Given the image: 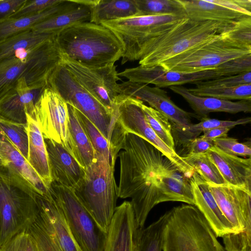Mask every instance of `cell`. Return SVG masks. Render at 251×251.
I'll use <instances>...</instances> for the list:
<instances>
[{"label": "cell", "instance_id": "9", "mask_svg": "<svg viewBox=\"0 0 251 251\" xmlns=\"http://www.w3.org/2000/svg\"><path fill=\"white\" fill-rule=\"evenodd\" d=\"M185 17L172 15L134 16L100 24L113 31L122 43L124 48L121 62L123 64L138 60L141 50L150 40Z\"/></svg>", "mask_w": 251, "mask_h": 251}, {"label": "cell", "instance_id": "40", "mask_svg": "<svg viewBox=\"0 0 251 251\" xmlns=\"http://www.w3.org/2000/svg\"><path fill=\"white\" fill-rule=\"evenodd\" d=\"M26 126L0 116V135L5 136L27 160L28 136Z\"/></svg>", "mask_w": 251, "mask_h": 251}, {"label": "cell", "instance_id": "50", "mask_svg": "<svg viewBox=\"0 0 251 251\" xmlns=\"http://www.w3.org/2000/svg\"><path fill=\"white\" fill-rule=\"evenodd\" d=\"M189 150L188 154L204 153L214 146L213 140H207L201 137L189 141L185 145Z\"/></svg>", "mask_w": 251, "mask_h": 251}, {"label": "cell", "instance_id": "23", "mask_svg": "<svg viewBox=\"0 0 251 251\" xmlns=\"http://www.w3.org/2000/svg\"><path fill=\"white\" fill-rule=\"evenodd\" d=\"M190 181L194 205L203 215L217 237L235 233L232 226L220 209L207 183L196 172Z\"/></svg>", "mask_w": 251, "mask_h": 251}, {"label": "cell", "instance_id": "10", "mask_svg": "<svg viewBox=\"0 0 251 251\" xmlns=\"http://www.w3.org/2000/svg\"><path fill=\"white\" fill-rule=\"evenodd\" d=\"M48 87L57 92L67 104L85 115L109 145L113 132L111 114L81 86L61 61L50 74Z\"/></svg>", "mask_w": 251, "mask_h": 251}, {"label": "cell", "instance_id": "44", "mask_svg": "<svg viewBox=\"0 0 251 251\" xmlns=\"http://www.w3.org/2000/svg\"><path fill=\"white\" fill-rule=\"evenodd\" d=\"M214 146L224 152L235 156L251 157V142H239L232 137H223L213 140Z\"/></svg>", "mask_w": 251, "mask_h": 251}, {"label": "cell", "instance_id": "45", "mask_svg": "<svg viewBox=\"0 0 251 251\" xmlns=\"http://www.w3.org/2000/svg\"><path fill=\"white\" fill-rule=\"evenodd\" d=\"M221 76L234 75L251 71V54L226 62L216 67Z\"/></svg>", "mask_w": 251, "mask_h": 251}, {"label": "cell", "instance_id": "43", "mask_svg": "<svg viewBox=\"0 0 251 251\" xmlns=\"http://www.w3.org/2000/svg\"><path fill=\"white\" fill-rule=\"evenodd\" d=\"M0 251H42L32 236L25 229L0 246Z\"/></svg>", "mask_w": 251, "mask_h": 251}, {"label": "cell", "instance_id": "14", "mask_svg": "<svg viewBox=\"0 0 251 251\" xmlns=\"http://www.w3.org/2000/svg\"><path fill=\"white\" fill-rule=\"evenodd\" d=\"M34 117L44 139L52 140L67 149L68 107L57 92L49 87L44 89L35 103Z\"/></svg>", "mask_w": 251, "mask_h": 251}, {"label": "cell", "instance_id": "7", "mask_svg": "<svg viewBox=\"0 0 251 251\" xmlns=\"http://www.w3.org/2000/svg\"><path fill=\"white\" fill-rule=\"evenodd\" d=\"M251 54V47L227 38L223 32L213 39L160 63L167 71L195 73L215 69L219 65Z\"/></svg>", "mask_w": 251, "mask_h": 251}, {"label": "cell", "instance_id": "39", "mask_svg": "<svg viewBox=\"0 0 251 251\" xmlns=\"http://www.w3.org/2000/svg\"><path fill=\"white\" fill-rule=\"evenodd\" d=\"M141 106L147 122L156 135L167 146L175 150L172 126L168 118L144 102Z\"/></svg>", "mask_w": 251, "mask_h": 251}, {"label": "cell", "instance_id": "49", "mask_svg": "<svg viewBox=\"0 0 251 251\" xmlns=\"http://www.w3.org/2000/svg\"><path fill=\"white\" fill-rule=\"evenodd\" d=\"M26 0H0V23L9 19L19 10Z\"/></svg>", "mask_w": 251, "mask_h": 251}, {"label": "cell", "instance_id": "53", "mask_svg": "<svg viewBox=\"0 0 251 251\" xmlns=\"http://www.w3.org/2000/svg\"><path fill=\"white\" fill-rule=\"evenodd\" d=\"M241 251H251V246H248L243 249Z\"/></svg>", "mask_w": 251, "mask_h": 251}, {"label": "cell", "instance_id": "27", "mask_svg": "<svg viewBox=\"0 0 251 251\" xmlns=\"http://www.w3.org/2000/svg\"><path fill=\"white\" fill-rule=\"evenodd\" d=\"M26 116L28 136L27 161L46 186L50 189L52 179L44 138L36 120L28 114H26Z\"/></svg>", "mask_w": 251, "mask_h": 251}, {"label": "cell", "instance_id": "28", "mask_svg": "<svg viewBox=\"0 0 251 251\" xmlns=\"http://www.w3.org/2000/svg\"><path fill=\"white\" fill-rule=\"evenodd\" d=\"M66 6L59 12L34 25L31 29L38 33L56 35L76 24L90 22L91 8L78 0H68Z\"/></svg>", "mask_w": 251, "mask_h": 251}, {"label": "cell", "instance_id": "31", "mask_svg": "<svg viewBox=\"0 0 251 251\" xmlns=\"http://www.w3.org/2000/svg\"><path fill=\"white\" fill-rule=\"evenodd\" d=\"M90 22H101L136 16L138 10L134 0H94L90 6Z\"/></svg>", "mask_w": 251, "mask_h": 251}, {"label": "cell", "instance_id": "51", "mask_svg": "<svg viewBox=\"0 0 251 251\" xmlns=\"http://www.w3.org/2000/svg\"><path fill=\"white\" fill-rule=\"evenodd\" d=\"M231 128L218 127L209 129L204 131L201 137L204 139L214 140L216 139L226 137Z\"/></svg>", "mask_w": 251, "mask_h": 251}, {"label": "cell", "instance_id": "29", "mask_svg": "<svg viewBox=\"0 0 251 251\" xmlns=\"http://www.w3.org/2000/svg\"><path fill=\"white\" fill-rule=\"evenodd\" d=\"M68 107L69 119L66 150L85 170L96 159L97 153L80 123L76 109L69 104Z\"/></svg>", "mask_w": 251, "mask_h": 251}, {"label": "cell", "instance_id": "21", "mask_svg": "<svg viewBox=\"0 0 251 251\" xmlns=\"http://www.w3.org/2000/svg\"><path fill=\"white\" fill-rule=\"evenodd\" d=\"M139 228L130 201H124L116 208L103 251H135Z\"/></svg>", "mask_w": 251, "mask_h": 251}, {"label": "cell", "instance_id": "54", "mask_svg": "<svg viewBox=\"0 0 251 251\" xmlns=\"http://www.w3.org/2000/svg\"><path fill=\"white\" fill-rule=\"evenodd\" d=\"M0 233H1V221L0 218Z\"/></svg>", "mask_w": 251, "mask_h": 251}, {"label": "cell", "instance_id": "13", "mask_svg": "<svg viewBox=\"0 0 251 251\" xmlns=\"http://www.w3.org/2000/svg\"><path fill=\"white\" fill-rule=\"evenodd\" d=\"M61 63L77 81L112 114L120 95L121 80L116 66L111 64L93 68L83 65L62 55Z\"/></svg>", "mask_w": 251, "mask_h": 251}, {"label": "cell", "instance_id": "18", "mask_svg": "<svg viewBox=\"0 0 251 251\" xmlns=\"http://www.w3.org/2000/svg\"><path fill=\"white\" fill-rule=\"evenodd\" d=\"M209 188L235 233L251 230V193L228 184Z\"/></svg>", "mask_w": 251, "mask_h": 251}, {"label": "cell", "instance_id": "33", "mask_svg": "<svg viewBox=\"0 0 251 251\" xmlns=\"http://www.w3.org/2000/svg\"><path fill=\"white\" fill-rule=\"evenodd\" d=\"M68 1L64 0L59 4L41 13L18 18L8 19L0 23V40L31 29L61 11L66 6Z\"/></svg>", "mask_w": 251, "mask_h": 251}, {"label": "cell", "instance_id": "1", "mask_svg": "<svg viewBox=\"0 0 251 251\" xmlns=\"http://www.w3.org/2000/svg\"><path fill=\"white\" fill-rule=\"evenodd\" d=\"M118 156L120 169L117 195L130 198L136 223L144 227L151 209L159 204L158 177L167 157L158 149L142 138L126 135Z\"/></svg>", "mask_w": 251, "mask_h": 251}, {"label": "cell", "instance_id": "30", "mask_svg": "<svg viewBox=\"0 0 251 251\" xmlns=\"http://www.w3.org/2000/svg\"><path fill=\"white\" fill-rule=\"evenodd\" d=\"M188 18L230 24L246 15L219 5L212 0H181Z\"/></svg>", "mask_w": 251, "mask_h": 251}, {"label": "cell", "instance_id": "12", "mask_svg": "<svg viewBox=\"0 0 251 251\" xmlns=\"http://www.w3.org/2000/svg\"><path fill=\"white\" fill-rule=\"evenodd\" d=\"M143 102L120 94L116 103L117 119L126 134L139 136L153 145L190 178L195 170L175 150L167 146L147 122L141 105Z\"/></svg>", "mask_w": 251, "mask_h": 251}, {"label": "cell", "instance_id": "22", "mask_svg": "<svg viewBox=\"0 0 251 251\" xmlns=\"http://www.w3.org/2000/svg\"><path fill=\"white\" fill-rule=\"evenodd\" d=\"M44 141L52 181L75 189L84 176V169L62 145L48 139Z\"/></svg>", "mask_w": 251, "mask_h": 251}, {"label": "cell", "instance_id": "46", "mask_svg": "<svg viewBox=\"0 0 251 251\" xmlns=\"http://www.w3.org/2000/svg\"><path fill=\"white\" fill-rule=\"evenodd\" d=\"M245 84H251V71L234 75L221 76L195 84L196 86L227 87Z\"/></svg>", "mask_w": 251, "mask_h": 251}, {"label": "cell", "instance_id": "24", "mask_svg": "<svg viewBox=\"0 0 251 251\" xmlns=\"http://www.w3.org/2000/svg\"><path fill=\"white\" fill-rule=\"evenodd\" d=\"M158 188L159 203L180 201L194 205L190 178L167 157L159 173Z\"/></svg>", "mask_w": 251, "mask_h": 251}, {"label": "cell", "instance_id": "19", "mask_svg": "<svg viewBox=\"0 0 251 251\" xmlns=\"http://www.w3.org/2000/svg\"><path fill=\"white\" fill-rule=\"evenodd\" d=\"M36 199L38 213L34 221L61 251H81L53 199L50 200L38 196Z\"/></svg>", "mask_w": 251, "mask_h": 251}, {"label": "cell", "instance_id": "25", "mask_svg": "<svg viewBox=\"0 0 251 251\" xmlns=\"http://www.w3.org/2000/svg\"><path fill=\"white\" fill-rule=\"evenodd\" d=\"M226 183L251 193V158L224 152L214 146L206 152Z\"/></svg>", "mask_w": 251, "mask_h": 251}, {"label": "cell", "instance_id": "17", "mask_svg": "<svg viewBox=\"0 0 251 251\" xmlns=\"http://www.w3.org/2000/svg\"><path fill=\"white\" fill-rule=\"evenodd\" d=\"M119 76L127 81L140 83L151 84L159 88L178 86L199 82L222 76L215 69L195 73H182L167 71L160 66L145 67L139 65L128 68L118 73Z\"/></svg>", "mask_w": 251, "mask_h": 251}, {"label": "cell", "instance_id": "36", "mask_svg": "<svg viewBox=\"0 0 251 251\" xmlns=\"http://www.w3.org/2000/svg\"><path fill=\"white\" fill-rule=\"evenodd\" d=\"M138 10L136 16L172 15L187 17L181 0H134Z\"/></svg>", "mask_w": 251, "mask_h": 251}, {"label": "cell", "instance_id": "16", "mask_svg": "<svg viewBox=\"0 0 251 251\" xmlns=\"http://www.w3.org/2000/svg\"><path fill=\"white\" fill-rule=\"evenodd\" d=\"M120 94L148 103L150 107L162 113L173 123V127L180 128L192 124L191 118L197 117L177 106L166 91L147 84L124 81L119 84Z\"/></svg>", "mask_w": 251, "mask_h": 251}, {"label": "cell", "instance_id": "15", "mask_svg": "<svg viewBox=\"0 0 251 251\" xmlns=\"http://www.w3.org/2000/svg\"><path fill=\"white\" fill-rule=\"evenodd\" d=\"M0 157L5 166L9 182L30 195L52 199L39 175L7 138H0Z\"/></svg>", "mask_w": 251, "mask_h": 251}, {"label": "cell", "instance_id": "47", "mask_svg": "<svg viewBox=\"0 0 251 251\" xmlns=\"http://www.w3.org/2000/svg\"><path fill=\"white\" fill-rule=\"evenodd\" d=\"M64 0H26L23 6L9 19L31 15L56 6Z\"/></svg>", "mask_w": 251, "mask_h": 251}, {"label": "cell", "instance_id": "37", "mask_svg": "<svg viewBox=\"0 0 251 251\" xmlns=\"http://www.w3.org/2000/svg\"><path fill=\"white\" fill-rule=\"evenodd\" d=\"M209 185L227 184L207 153L188 154L182 157Z\"/></svg>", "mask_w": 251, "mask_h": 251}, {"label": "cell", "instance_id": "20", "mask_svg": "<svg viewBox=\"0 0 251 251\" xmlns=\"http://www.w3.org/2000/svg\"><path fill=\"white\" fill-rule=\"evenodd\" d=\"M46 87L28 86L24 78L19 79L0 98V116L26 126V116L34 117V107Z\"/></svg>", "mask_w": 251, "mask_h": 251}, {"label": "cell", "instance_id": "38", "mask_svg": "<svg viewBox=\"0 0 251 251\" xmlns=\"http://www.w3.org/2000/svg\"><path fill=\"white\" fill-rule=\"evenodd\" d=\"M188 89L191 93L198 96L210 97L229 100H251V84L227 87L196 86Z\"/></svg>", "mask_w": 251, "mask_h": 251}, {"label": "cell", "instance_id": "32", "mask_svg": "<svg viewBox=\"0 0 251 251\" xmlns=\"http://www.w3.org/2000/svg\"><path fill=\"white\" fill-rule=\"evenodd\" d=\"M55 36L38 33L31 28L0 40V61L12 56L18 51L38 46Z\"/></svg>", "mask_w": 251, "mask_h": 251}, {"label": "cell", "instance_id": "3", "mask_svg": "<svg viewBox=\"0 0 251 251\" xmlns=\"http://www.w3.org/2000/svg\"><path fill=\"white\" fill-rule=\"evenodd\" d=\"M230 24L184 18L144 46L138 55L139 64L145 67L158 66L171 57L213 39Z\"/></svg>", "mask_w": 251, "mask_h": 251}, {"label": "cell", "instance_id": "52", "mask_svg": "<svg viewBox=\"0 0 251 251\" xmlns=\"http://www.w3.org/2000/svg\"><path fill=\"white\" fill-rule=\"evenodd\" d=\"M8 178L7 169L0 157V181H5Z\"/></svg>", "mask_w": 251, "mask_h": 251}, {"label": "cell", "instance_id": "48", "mask_svg": "<svg viewBox=\"0 0 251 251\" xmlns=\"http://www.w3.org/2000/svg\"><path fill=\"white\" fill-rule=\"evenodd\" d=\"M222 238L226 251H241L246 247L251 246V230L230 233Z\"/></svg>", "mask_w": 251, "mask_h": 251}, {"label": "cell", "instance_id": "6", "mask_svg": "<svg viewBox=\"0 0 251 251\" xmlns=\"http://www.w3.org/2000/svg\"><path fill=\"white\" fill-rule=\"evenodd\" d=\"M110 160L97 153V158L84 170L74 189L100 229L107 233L116 208L117 185Z\"/></svg>", "mask_w": 251, "mask_h": 251}, {"label": "cell", "instance_id": "8", "mask_svg": "<svg viewBox=\"0 0 251 251\" xmlns=\"http://www.w3.org/2000/svg\"><path fill=\"white\" fill-rule=\"evenodd\" d=\"M50 192L81 251H103L107 233L98 226L75 190L52 181Z\"/></svg>", "mask_w": 251, "mask_h": 251}, {"label": "cell", "instance_id": "11", "mask_svg": "<svg viewBox=\"0 0 251 251\" xmlns=\"http://www.w3.org/2000/svg\"><path fill=\"white\" fill-rule=\"evenodd\" d=\"M36 198L8 181H0V246L34 221L38 213Z\"/></svg>", "mask_w": 251, "mask_h": 251}, {"label": "cell", "instance_id": "26", "mask_svg": "<svg viewBox=\"0 0 251 251\" xmlns=\"http://www.w3.org/2000/svg\"><path fill=\"white\" fill-rule=\"evenodd\" d=\"M173 92L181 96L194 110L197 117L207 118L211 112H222L231 114L251 111V100L232 101L210 97H201L191 93L188 88L182 86L169 87Z\"/></svg>", "mask_w": 251, "mask_h": 251}, {"label": "cell", "instance_id": "42", "mask_svg": "<svg viewBox=\"0 0 251 251\" xmlns=\"http://www.w3.org/2000/svg\"><path fill=\"white\" fill-rule=\"evenodd\" d=\"M228 39L251 47V16H244L229 25L223 31Z\"/></svg>", "mask_w": 251, "mask_h": 251}, {"label": "cell", "instance_id": "5", "mask_svg": "<svg viewBox=\"0 0 251 251\" xmlns=\"http://www.w3.org/2000/svg\"><path fill=\"white\" fill-rule=\"evenodd\" d=\"M55 37L0 61V98L24 78L28 86L47 87L48 79L60 63L62 54Z\"/></svg>", "mask_w": 251, "mask_h": 251}, {"label": "cell", "instance_id": "41", "mask_svg": "<svg viewBox=\"0 0 251 251\" xmlns=\"http://www.w3.org/2000/svg\"><path fill=\"white\" fill-rule=\"evenodd\" d=\"M76 112L80 123L96 153L110 160V147L107 140L85 115L77 109Z\"/></svg>", "mask_w": 251, "mask_h": 251}, {"label": "cell", "instance_id": "35", "mask_svg": "<svg viewBox=\"0 0 251 251\" xmlns=\"http://www.w3.org/2000/svg\"><path fill=\"white\" fill-rule=\"evenodd\" d=\"M169 211L148 226L139 228L135 251H162V236Z\"/></svg>", "mask_w": 251, "mask_h": 251}, {"label": "cell", "instance_id": "34", "mask_svg": "<svg viewBox=\"0 0 251 251\" xmlns=\"http://www.w3.org/2000/svg\"><path fill=\"white\" fill-rule=\"evenodd\" d=\"M251 121L250 117L241 118L236 121L221 120L207 118L202 119L198 124H192L187 127L180 128L172 127V130L174 134L176 135L178 142L185 146L189 141L198 137L201 132L206 130L218 127L231 128L238 125L248 124Z\"/></svg>", "mask_w": 251, "mask_h": 251}, {"label": "cell", "instance_id": "2", "mask_svg": "<svg viewBox=\"0 0 251 251\" xmlns=\"http://www.w3.org/2000/svg\"><path fill=\"white\" fill-rule=\"evenodd\" d=\"M55 40L62 55L89 67L114 64L124 53L122 43L113 31L90 22L62 30Z\"/></svg>", "mask_w": 251, "mask_h": 251}, {"label": "cell", "instance_id": "4", "mask_svg": "<svg viewBox=\"0 0 251 251\" xmlns=\"http://www.w3.org/2000/svg\"><path fill=\"white\" fill-rule=\"evenodd\" d=\"M203 215L182 204L169 211L162 236V251H226Z\"/></svg>", "mask_w": 251, "mask_h": 251}]
</instances>
